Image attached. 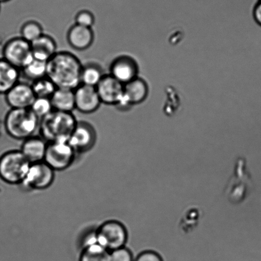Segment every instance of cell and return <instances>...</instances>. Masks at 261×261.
<instances>
[{
    "label": "cell",
    "instance_id": "cell-1",
    "mask_svg": "<svg viewBox=\"0 0 261 261\" xmlns=\"http://www.w3.org/2000/svg\"><path fill=\"white\" fill-rule=\"evenodd\" d=\"M83 66L73 53L58 51L47 62V77L58 88L75 90L81 84Z\"/></svg>",
    "mask_w": 261,
    "mask_h": 261
},
{
    "label": "cell",
    "instance_id": "cell-2",
    "mask_svg": "<svg viewBox=\"0 0 261 261\" xmlns=\"http://www.w3.org/2000/svg\"><path fill=\"white\" fill-rule=\"evenodd\" d=\"M78 121L73 112L53 110L40 120V136L47 143L68 141Z\"/></svg>",
    "mask_w": 261,
    "mask_h": 261
},
{
    "label": "cell",
    "instance_id": "cell-3",
    "mask_svg": "<svg viewBox=\"0 0 261 261\" xmlns=\"http://www.w3.org/2000/svg\"><path fill=\"white\" fill-rule=\"evenodd\" d=\"M40 122L31 109H10L5 116V129L13 139L23 141L35 135Z\"/></svg>",
    "mask_w": 261,
    "mask_h": 261
},
{
    "label": "cell",
    "instance_id": "cell-4",
    "mask_svg": "<svg viewBox=\"0 0 261 261\" xmlns=\"http://www.w3.org/2000/svg\"><path fill=\"white\" fill-rule=\"evenodd\" d=\"M31 163L20 150H11L0 157V178L10 185H19Z\"/></svg>",
    "mask_w": 261,
    "mask_h": 261
},
{
    "label": "cell",
    "instance_id": "cell-5",
    "mask_svg": "<svg viewBox=\"0 0 261 261\" xmlns=\"http://www.w3.org/2000/svg\"><path fill=\"white\" fill-rule=\"evenodd\" d=\"M99 244L108 251L126 247L128 232L124 224L117 220L104 222L96 228Z\"/></svg>",
    "mask_w": 261,
    "mask_h": 261
},
{
    "label": "cell",
    "instance_id": "cell-6",
    "mask_svg": "<svg viewBox=\"0 0 261 261\" xmlns=\"http://www.w3.org/2000/svg\"><path fill=\"white\" fill-rule=\"evenodd\" d=\"M55 179V171L45 162L32 163L19 186L25 191H43L53 185Z\"/></svg>",
    "mask_w": 261,
    "mask_h": 261
},
{
    "label": "cell",
    "instance_id": "cell-7",
    "mask_svg": "<svg viewBox=\"0 0 261 261\" xmlns=\"http://www.w3.org/2000/svg\"><path fill=\"white\" fill-rule=\"evenodd\" d=\"M76 155L68 141L48 143L44 162L55 172L63 171L73 165Z\"/></svg>",
    "mask_w": 261,
    "mask_h": 261
},
{
    "label": "cell",
    "instance_id": "cell-8",
    "mask_svg": "<svg viewBox=\"0 0 261 261\" xmlns=\"http://www.w3.org/2000/svg\"><path fill=\"white\" fill-rule=\"evenodd\" d=\"M2 53L3 58L20 70L33 60L31 43L20 37L7 41Z\"/></svg>",
    "mask_w": 261,
    "mask_h": 261
},
{
    "label": "cell",
    "instance_id": "cell-9",
    "mask_svg": "<svg viewBox=\"0 0 261 261\" xmlns=\"http://www.w3.org/2000/svg\"><path fill=\"white\" fill-rule=\"evenodd\" d=\"M97 133L93 125L88 122L77 123L68 140L76 154L89 152L95 146Z\"/></svg>",
    "mask_w": 261,
    "mask_h": 261
},
{
    "label": "cell",
    "instance_id": "cell-10",
    "mask_svg": "<svg viewBox=\"0 0 261 261\" xmlns=\"http://www.w3.org/2000/svg\"><path fill=\"white\" fill-rule=\"evenodd\" d=\"M101 104L116 106L124 96V85L110 74H106L96 87Z\"/></svg>",
    "mask_w": 261,
    "mask_h": 261
},
{
    "label": "cell",
    "instance_id": "cell-11",
    "mask_svg": "<svg viewBox=\"0 0 261 261\" xmlns=\"http://www.w3.org/2000/svg\"><path fill=\"white\" fill-rule=\"evenodd\" d=\"M75 109L83 114H92L101 104L96 87L80 84L75 90Z\"/></svg>",
    "mask_w": 261,
    "mask_h": 261
},
{
    "label": "cell",
    "instance_id": "cell-12",
    "mask_svg": "<svg viewBox=\"0 0 261 261\" xmlns=\"http://www.w3.org/2000/svg\"><path fill=\"white\" fill-rule=\"evenodd\" d=\"M5 96L10 109H30L36 99L31 84L20 81Z\"/></svg>",
    "mask_w": 261,
    "mask_h": 261
},
{
    "label": "cell",
    "instance_id": "cell-13",
    "mask_svg": "<svg viewBox=\"0 0 261 261\" xmlns=\"http://www.w3.org/2000/svg\"><path fill=\"white\" fill-rule=\"evenodd\" d=\"M138 68L137 63L128 56H119L112 61L110 75L124 84L137 78Z\"/></svg>",
    "mask_w": 261,
    "mask_h": 261
},
{
    "label": "cell",
    "instance_id": "cell-14",
    "mask_svg": "<svg viewBox=\"0 0 261 261\" xmlns=\"http://www.w3.org/2000/svg\"><path fill=\"white\" fill-rule=\"evenodd\" d=\"M48 143L40 136H33L23 140L20 152L32 163L44 162Z\"/></svg>",
    "mask_w": 261,
    "mask_h": 261
},
{
    "label": "cell",
    "instance_id": "cell-15",
    "mask_svg": "<svg viewBox=\"0 0 261 261\" xmlns=\"http://www.w3.org/2000/svg\"><path fill=\"white\" fill-rule=\"evenodd\" d=\"M66 38L68 44L73 50L83 51L88 50L93 45L94 33L91 28L75 24L68 30Z\"/></svg>",
    "mask_w": 261,
    "mask_h": 261
},
{
    "label": "cell",
    "instance_id": "cell-16",
    "mask_svg": "<svg viewBox=\"0 0 261 261\" xmlns=\"http://www.w3.org/2000/svg\"><path fill=\"white\" fill-rule=\"evenodd\" d=\"M110 252L99 244L96 235L87 238L81 244L79 261H110Z\"/></svg>",
    "mask_w": 261,
    "mask_h": 261
},
{
    "label": "cell",
    "instance_id": "cell-17",
    "mask_svg": "<svg viewBox=\"0 0 261 261\" xmlns=\"http://www.w3.org/2000/svg\"><path fill=\"white\" fill-rule=\"evenodd\" d=\"M33 58L47 62L57 51V43L51 36L43 34L31 43Z\"/></svg>",
    "mask_w": 261,
    "mask_h": 261
},
{
    "label": "cell",
    "instance_id": "cell-18",
    "mask_svg": "<svg viewBox=\"0 0 261 261\" xmlns=\"http://www.w3.org/2000/svg\"><path fill=\"white\" fill-rule=\"evenodd\" d=\"M20 70L0 58V94H5L19 82Z\"/></svg>",
    "mask_w": 261,
    "mask_h": 261
},
{
    "label": "cell",
    "instance_id": "cell-19",
    "mask_svg": "<svg viewBox=\"0 0 261 261\" xmlns=\"http://www.w3.org/2000/svg\"><path fill=\"white\" fill-rule=\"evenodd\" d=\"M50 101L56 111L73 112L75 109V92L73 89L58 88L50 97Z\"/></svg>",
    "mask_w": 261,
    "mask_h": 261
},
{
    "label": "cell",
    "instance_id": "cell-20",
    "mask_svg": "<svg viewBox=\"0 0 261 261\" xmlns=\"http://www.w3.org/2000/svg\"><path fill=\"white\" fill-rule=\"evenodd\" d=\"M147 93V84L142 79L137 78L124 84V96L132 105L141 103L146 99Z\"/></svg>",
    "mask_w": 261,
    "mask_h": 261
},
{
    "label": "cell",
    "instance_id": "cell-21",
    "mask_svg": "<svg viewBox=\"0 0 261 261\" xmlns=\"http://www.w3.org/2000/svg\"><path fill=\"white\" fill-rule=\"evenodd\" d=\"M106 74L103 68L99 64L89 62L83 66L81 76V84L96 87Z\"/></svg>",
    "mask_w": 261,
    "mask_h": 261
},
{
    "label": "cell",
    "instance_id": "cell-22",
    "mask_svg": "<svg viewBox=\"0 0 261 261\" xmlns=\"http://www.w3.org/2000/svg\"><path fill=\"white\" fill-rule=\"evenodd\" d=\"M20 75L32 82L47 76V62L33 60L25 67L20 70Z\"/></svg>",
    "mask_w": 261,
    "mask_h": 261
},
{
    "label": "cell",
    "instance_id": "cell-23",
    "mask_svg": "<svg viewBox=\"0 0 261 261\" xmlns=\"http://www.w3.org/2000/svg\"><path fill=\"white\" fill-rule=\"evenodd\" d=\"M32 88L36 97L49 98L55 93L57 87L47 76L32 82Z\"/></svg>",
    "mask_w": 261,
    "mask_h": 261
},
{
    "label": "cell",
    "instance_id": "cell-24",
    "mask_svg": "<svg viewBox=\"0 0 261 261\" xmlns=\"http://www.w3.org/2000/svg\"><path fill=\"white\" fill-rule=\"evenodd\" d=\"M20 37L30 43L33 42L44 34L42 26L33 20L25 22L20 28Z\"/></svg>",
    "mask_w": 261,
    "mask_h": 261
},
{
    "label": "cell",
    "instance_id": "cell-25",
    "mask_svg": "<svg viewBox=\"0 0 261 261\" xmlns=\"http://www.w3.org/2000/svg\"><path fill=\"white\" fill-rule=\"evenodd\" d=\"M30 109L40 120L54 110L50 99L42 97H36Z\"/></svg>",
    "mask_w": 261,
    "mask_h": 261
},
{
    "label": "cell",
    "instance_id": "cell-26",
    "mask_svg": "<svg viewBox=\"0 0 261 261\" xmlns=\"http://www.w3.org/2000/svg\"><path fill=\"white\" fill-rule=\"evenodd\" d=\"M75 21L76 25L92 28L95 23V17L89 10H81L76 14Z\"/></svg>",
    "mask_w": 261,
    "mask_h": 261
},
{
    "label": "cell",
    "instance_id": "cell-27",
    "mask_svg": "<svg viewBox=\"0 0 261 261\" xmlns=\"http://www.w3.org/2000/svg\"><path fill=\"white\" fill-rule=\"evenodd\" d=\"M110 261H134L133 253L126 247L110 252Z\"/></svg>",
    "mask_w": 261,
    "mask_h": 261
},
{
    "label": "cell",
    "instance_id": "cell-28",
    "mask_svg": "<svg viewBox=\"0 0 261 261\" xmlns=\"http://www.w3.org/2000/svg\"><path fill=\"white\" fill-rule=\"evenodd\" d=\"M134 261H163L160 255L153 252H144L135 258Z\"/></svg>",
    "mask_w": 261,
    "mask_h": 261
},
{
    "label": "cell",
    "instance_id": "cell-29",
    "mask_svg": "<svg viewBox=\"0 0 261 261\" xmlns=\"http://www.w3.org/2000/svg\"><path fill=\"white\" fill-rule=\"evenodd\" d=\"M253 15L255 21L261 27V0H258L257 4H255Z\"/></svg>",
    "mask_w": 261,
    "mask_h": 261
},
{
    "label": "cell",
    "instance_id": "cell-30",
    "mask_svg": "<svg viewBox=\"0 0 261 261\" xmlns=\"http://www.w3.org/2000/svg\"><path fill=\"white\" fill-rule=\"evenodd\" d=\"M9 1H10V0H0V4H1V3L7 2Z\"/></svg>",
    "mask_w": 261,
    "mask_h": 261
}]
</instances>
